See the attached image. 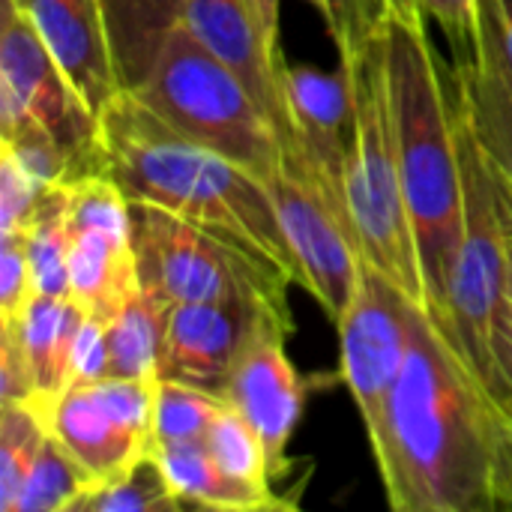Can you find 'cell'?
Here are the masks:
<instances>
[{
  "mask_svg": "<svg viewBox=\"0 0 512 512\" xmlns=\"http://www.w3.org/2000/svg\"><path fill=\"white\" fill-rule=\"evenodd\" d=\"M408 6H417V0H393L390 12H393V9H408ZM417 9H420V6H417Z\"/></svg>",
  "mask_w": 512,
  "mask_h": 512,
  "instance_id": "cell-39",
  "label": "cell"
},
{
  "mask_svg": "<svg viewBox=\"0 0 512 512\" xmlns=\"http://www.w3.org/2000/svg\"><path fill=\"white\" fill-rule=\"evenodd\" d=\"M183 24L243 78L273 120L285 153L294 150V123L282 87L285 57L264 39L252 0H183Z\"/></svg>",
  "mask_w": 512,
  "mask_h": 512,
  "instance_id": "cell-13",
  "label": "cell"
},
{
  "mask_svg": "<svg viewBox=\"0 0 512 512\" xmlns=\"http://www.w3.org/2000/svg\"><path fill=\"white\" fill-rule=\"evenodd\" d=\"M393 0H324L321 18L339 45V54L357 51L369 36L384 30Z\"/></svg>",
  "mask_w": 512,
  "mask_h": 512,
  "instance_id": "cell-29",
  "label": "cell"
},
{
  "mask_svg": "<svg viewBox=\"0 0 512 512\" xmlns=\"http://www.w3.org/2000/svg\"><path fill=\"white\" fill-rule=\"evenodd\" d=\"M153 456L162 465L171 489L183 501V507L222 512L252 510H288L291 501L261 492L237 477H231L204 447V441L186 444H153Z\"/></svg>",
  "mask_w": 512,
  "mask_h": 512,
  "instance_id": "cell-20",
  "label": "cell"
},
{
  "mask_svg": "<svg viewBox=\"0 0 512 512\" xmlns=\"http://www.w3.org/2000/svg\"><path fill=\"white\" fill-rule=\"evenodd\" d=\"M99 144L105 174L129 201L156 204L216 234L282 285H300L267 180L189 141L129 90L99 114Z\"/></svg>",
  "mask_w": 512,
  "mask_h": 512,
  "instance_id": "cell-2",
  "label": "cell"
},
{
  "mask_svg": "<svg viewBox=\"0 0 512 512\" xmlns=\"http://www.w3.org/2000/svg\"><path fill=\"white\" fill-rule=\"evenodd\" d=\"M0 273V324H12L21 321L30 300L36 297L24 234H0Z\"/></svg>",
  "mask_w": 512,
  "mask_h": 512,
  "instance_id": "cell-31",
  "label": "cell"
},
{
  "mask_svg": "<svg viewBox=\"0 0 512 512\" xmlns=\"http://www.w3.org/2000/svg\"><path fill=\"white\" fill-rule=\"evenodd\" d=\"M45 189V183L30 177L6 150H0V234H24Z\"/></svg>",
  "mask_w": 512,
  "mask_h": 512,
  "instance_id": "cell-30",
  "label": "cell"
},
{
  "mask_svg": "<svg viewBox=\"0 0 512 512\" xmlns=\"http://www.w3.org/2000/svg\"><path fill=\"white\" fill-rule=\"evenodd\" d=\"M420 12L435 21L441 27V33L447 36L456 63L471 60L474 48H477V24H480V12H477V0H417Z\"/></svg>",
  "mask_w": 512,
  "mask_h": 512,
  "instance_id": "cell-32",
  "label": "cell"
},
{
  "mask_svg": "<svg viewBox=\"0 0 512 512\" xmlns=\"http://www.w3.org/2000/svg\"><path fill=\"white\" fill-rule=\"evenodd\" d=\"M261 309L267 306L243 303V300L168 306L159 378L192 384L207 393L225 396L240 342Z\"/></svg>",
  "mask_w": 512,
  "mask_h": 512,
  "instance_id": "cell-15",
  "label": "cell"
},
{
  "mask_svg": "<svg viewBox=\"0 0 512 512\" xmlns=\"http://www.w3.org/2000/svg\"><path fill=\"white\" fill-rule=\"evenodd\" d=\"M282 87L294 123V150H288L285 159L318 186L324 201L354 231L345 192L351 144L348 72L345 66H339V72H324L318 66H294L285 60Z\"/></svg>",
  "mask_w": 512,
  "mask_h": 512,
  "instance_id": "cell-12",
  "label": "cell"
},
{
  "mask_svg": "<svg viewBox=\"0 0 512 512\" xmlns=\"http://www.w3.org/2000/svg\"><path fill=\"white\" fill-rule=\"evenodd\" d=\"M204 447L210 450V456L237 480L276 495V477L270 468V459L258 441V435L252 432V426L231 408L225 405L222 414L213 420Z\"/></svg>",
  "mask_w": 512,
  "mask_h": 512,
  "instance_id": "cell-27",
  "label": "cell"
},
{
  "mask_svg": "<svg viewBox=\"0 0 512 512\" xmlns=\"http://www.w3.org/2000/svg\"><path fill=\"white\" fill-rule=\"evenodd\" d=\"M288 336L291 318L261 309L240 342L225 387V402L258 435L276 480L288 477V444L306 402V384L285 351Z\"/></svg>",
  "mask_w": 512,
  "mask_h": 512,
  "instance_id": "cell-10",
  "label": "cell"
},
{
  "mask_svg": "<svg viewBox=\"0 0 512 512\" xmlns=\"http://www.w3.org/2000/svg\"><path fill=\"white\" fill-rule=\"evenodd\" d=\"M45 423L93 480H108L153 450V438L129 426L99 393L96 381L72 384L54 402Z\"/></svg>",
  "mask_w": 512,
  "mask_h": 512,
  "instance_id": "cell-17",
  "label": "cell"
},
{
  "mask_svg": "<svg viewBox=\"0 0 512 512\" xmlns=\"http://www.w3.org/2000/svg\"><path fill=\"white\" fill-rule=\"evenodd\" d=\"M123 90H138L171 33L183 24V0H99Z\"/></svg>",
  "mask_w": 512,
  "mask_h": 512,
  "instance_id": "cell-21",
  "label": "cell"
},
{
  "mask_svg": "<svg viewBox=\"0 0 512 512\" xmlns=\"http://www.w3.org/2000/svg\"><path fill=\"white\" fill-rule=\"evenodd\" d=\"M342 66L351 84V144L345 192L360 255L402 294L426 306V285L405 204L396 147L387 72V24L357 51L342 54Z\"/></svg>",
  "mask_w": 512,
  "mask_h": 512,
  "instance_id": "cell-4",
  "label": "cell"
},
{
  "mask_svg": "<svg viewBox=\"0 0 512 512\" xmlns=\"http://www.w3.org/2000/svg\"><path fill=\"white\" fill-rule=\"evenodd\" d=\"M129 93L189 141L222 153L261 180L282 168L285 147L267 111L186 24L171 33L144 84Z\"/></svg>",
  "mask_w": 512,
  "mask_h": 512,
  "instance_id": "cell-6",
  "label": "cell"
},
{
  "mask_svg": "<svg viewBox=\"0 0 512 512\" xmlns=\"http://www.w3.org/2000/svg\"><path fill=\"white\" fill-rule=\"evenodd\" d=\"M48 438L45 420L24 402L0 405V507L12 512L21 483Z\"/></svg>",
  "mask_w": 512,
  "mask_h": 512,
  "instance_id": "cell-28",
  "label": "cell"
},
{
  "mask_svg": "<svg viewBox=\"0 0 512 512\" xmlns=\"http://www.w3.org/2000/svg\"><path fill=\"white\" fill-rule=\"evenodd\" d=\"M267 186L273 192L285 237L297 255L303 276L300 285L333 321H339L351 306L363 273V255L354 231L324 201L318 186L288 159H282V168L267 180Z\"/></svg>",
  "mask_w": 512,
  "mask_h": 512,
  "instance_id": "cell-11",
  "label": "cell"
},
{
  "mask_svg": "<svg viewBox=\"0 0 512 512\" xmlns=\"http://www.w3.org/2000/svg\"><path fill=\"white\" fill-rule=\"evenodd\" d=\"M183 501L171 489L153 450L126 471L96 480L69 512H177Z\"/></svg>",
  "mask_w": 512,
  "mask_h": 512,
  "instance_id": "cell-24",
  "label": "cell"
},
{
  "mask_svg": "<svg viewBox=\"0 0 512 512\" xmlns=\"http://www.w3.org/2000/svg\"><path fill=\"white\" fill-rule=\"evenodd\" d=\"M456 96V87H453ZM456 141L465 180V231L450 282V330L480 384L512 417V261L501 186L456 99Z\"/></svg>",
  "mask_w": 512,
  "mask_h": 512,
  "instance_id": "cell-5",
  "label": "cell"
},
{
  "mask_svg": "<svg viewBox=\"0 0 512 512\" xmlns=\"http://www.w3.org/2000/svg\"><path fill=\"white\" fill-rule=\"evenodd\" d=\"M411 303L408 294L363 261L357 294L336 321L342 339V378L369 435L378 432L384 405L411 351Z\"/></svg>",
  "mask_w": 512,
  "mask_h": 512,
  "instance_id": "cell-9",
  "label": "cell"
},
{
  "mask_svg": "<svg viewBox=\"0 0 512 512\" xmlns=\"http://www.w3.org/2000/svg\"><path fill=\"white\" fill-rule=\"evenodd\" d=\"M60 63L78 96L99 117L120 93L99 0H12Z\"/></svg>",
  "mask_w": 512,
  "mask_h": 512,
  "instance_id": "cell-16",
  "label": "cell"
},
{
  "mask_svg": "<svg viewBox=\"0 0 512 512\" xmlns=\"http://www.w3.org/2000/svg\"><path fill=\"white\" fill-rule=\"evenodd\" d=\"M225 396L207 393L180 381H156V417H153V444H186L204 441L213 420L225 408Z\"/></svg>",
  "mask_w": 512,
  "mask_h": 512,
  "instance_id": "cell-26",
  "label": "cell"
},
{
  "mask_svg": "<svg viewBox=\"0 0 512 512\" xmlns=\"http://www.w3.org/2000/svg\"><path fill=\"white\" fill-rule=\"evenodd\" d=\"M501 6V18H504V30H507V42H510V54H512V0H498Z\"/></svg>",
  "mask_w": 512,
  "mask_h": 512,
  "instance_id": "cell-38",
  "label": "cell"
},
{
  "mask_svg": "<svg viewBox=\"0 0 512 512\" xmlns=\"http://www.w3.org/2000/svg\"><path fill=\"white\" fill-rule=\"evenodd\" d=\"M108 321H96L84 315V324L75 339V354H72V384L78 381H99L105 378L108 369Z\"/></svg>",
  "mask_w": 512,
  "mask_h": 512,
  "instance_id": "cell-34",
  "label": "cell"
},
{
  "mask_svg": "<svg viewBox=\"0 0 512 512\" xmlns=\"http://www.w3.org/2000/svg\"><path fill=\"white\" fill-rule=\"evenodd\" d=\"M132 228L72 225L69 297L96 321H111L138 291Z\"/></svg>",
  "mask_w": 512,
  "mask_h": 512,
  "instance_id": "cell-18",
  "label": "cell"
},
{
  "mask_svg": "<svg viewBox=\"0 0 512 512\" xmlns=\"http://www.w3.org/2000/svg\"><path fill=\"white\" fill-rule=\"evenodd\" d=\"M510 192H512V189H510Z\"/></svg>",
  "mask_w": 512,
  "mask_h": 512,
  "instance_id": "cell-40",
  "label": "cell"
},
{
  "mask_svg": "<svg viewBox=\"0 0 512 512\" xmlns=\"http://www.w3.org/2000/svg\"><path fill=\"white\" fill-rule=\"evenodd\" d=\"M495 168V165H492ZM498 174V186H501V204H504V231H507V249H510V261H512V192L510 183L504 180V174L495 168Z\"/></svg>",
  "mask_w": 512,
  "mask_h": 512,
  "instance_id": "cell-37",
  "label": "cell"
},
{
  "mask_svg": "<svg viewBox=\"0 0 512 512\" xmlns=\"http://www.w3.org/2000/svg\"><path fill=\"white\" fill-rule=\"evenodd\" d=\"M426 15L417 6L387 18V72L405 204L417 240L426 309L441 333L450 330V282L465 231V180L456 141L453 75L441 63Z\"/></svg>",
  "mask_w": 512,
  "mask_h": 512,
  "instance_id": "cell-3",
  "label": "cell"
},
{
  "mask_svg": "<svg viewBox=\"0 0 512 512\" xmlns=\"http://www.w3.org/2000/svg\"><path fill=\"white\" fill-rule=\"evenodd\" d=\"M132 204L138 282L162 303H258L291 318L288 285L216 234L147 201Z\"/></svg>",
  "mask_w": 512,
  "mask_h": 512,
  "instance_id": "cell-7",
  "label": "cell"
},
{
  "mask_svg": "<svg viewBox=\"0 0 512 512\" xmlns=\"http://www.w3.org/2000/svg\"><path fill=\"white\" fill-rule=\"evenodd\" d=\"M39 135L57 144L72 183L105 174L99 117L78 96L33 24L12 0L0 9V138Z\"/></svg>",
  "mask_w": 512,
  "mask_h": 512,
  "instance_id": "cell-8",
  "label": "cell"
},
{
  "mask_svg": "<svg viewBox=\"0 0 512 512\" xmlns=\"http://www.w3.org/2000/svg\"><path fill=\"white\" fill-rule=\"evenodd\" d=\"M168 303L156 294L138 291L105 324L108 333V369L105 378H144L159 381V357L165 342Z\"/></svg>",
  "mask_w": 512,
  "mask_h": 512,
  "instance_id": "cell-22",
  "label": "cell"
},
{
  "mask_svg": "<svg viewBox=\"0 0 512 512\" xmlns=\"http://www.w3.org/2000/svg\"><path fill=\"white\" fill-rule=\"evenodd\" d=\"M0 402H33V375L15 324H0Z\"/></svg>",
  "mask_w": 512,
  "mask_h": 512,
  "instance_id": "cell-33",
  "label": "cell"
},
{
  "mask_svg": "<svg viewBox=\"0 0 512 512\" xmlns=\"http://www.w3.org/2000/svg\"><path fill=\"white\" fill-rule=\"evenodd\" d=\"M93 483L96 480L87 468L48 432L21 483L12 512H69Z\"/></svg>",
  "mask_w": 512,
  "mask_h": 512,
  "instance_id": "cell-25",
  "label": "cell"
},
{
  "mask_svg": "<svg viewBox=\"0 0 512 512\" xmlns=\"http://www.w3.org/2000/svg\"><path fill=\"white\" fill-rule=\"evenodd\" d=\"M507 414L429 309L411 303V351L369 447L396 512L495 510V450Z\"/></svg>",
  "mask_w": 512,
  "mask_h": 512,
  "instance_id": "cell-1",
  "label": "cell"
},
{
  "mask_svg": "<svg viewBox=\"0 0 512 512\" xmlns=\"http://www.w3.org/2000/svg\"><path fill=\"white\" fill-rule=\"evenodd\" d=\"M492 492H495V510H512V417H504L498 429Z\"/></svg>",
  "mask_w": 512,
  "mask_h": 512,
  "instance_id": "cell-35",
  "label": "cell"
},
{
  "mask_svg": "<svg viewBox=\"0 0 512 512\" xmlns=\"http://www.w3.org/2000/svg\"><path fill=\"white\" fill-rule=\"evenodd\" d=\"M477 48L456 63L453 87L486 159L512 189V54L498 0H477Z\"/></svg>",
  "mask_w": 512,
  "mask_h": 512,
  "instance_id": "cell-14",
  "label": "cell"
},
{
  "mask_svg": "<svg viewBox=\"0 0 512 512\" xmlns=\"http://www.w3.org/2000/svg\"><path fill=\"white\" fill-rule=\"evenodd\" d=\"M306 3H312L318 12L324 9V0H306ZM252 9H255V18L261 24L264 39L273 48H279V9H282V0H252Z\"/></svg>",
  "mask_w": 512,
  "mask_h": 512,
  "instance_id": "cell-36",
  "label": "cell"
},
{
  "mask_svg": "<svg viewBox=\"0 0 512 512\" xmlns=\"http://www.w3.org/2000/svg\"><path fill=\"white\" fill-rule=\"evenodd\" d=\"M18 327L30 375H33V402L30 408L48 420L54 402L72 387V354L75 339L84 324V312L75 306L72 297H45L36 294L21 315V321H12ZM48 426V423H45Z\"/></svg>",
  "mask_w": 512,
  "mask_h": 512,
  "instance_id": "cell-19",
  "label": "cell"
},
{
  "mask_svg": "<svg viewBox=\"0 0 512 512\" xmlns=\"http://www.w3.org/2000/svg\"><path fill=\"white\" fill-rule=\"evenodd\" d=\"M27 258L36 294L45 297H69V249H72V225H69V186H48L27 231Z\"/></svg>",
  "mask_w": 512,
  "mask_h": 512,
  "instance_id": "cell-23",
  "label": "cell"
}]
</instances>
